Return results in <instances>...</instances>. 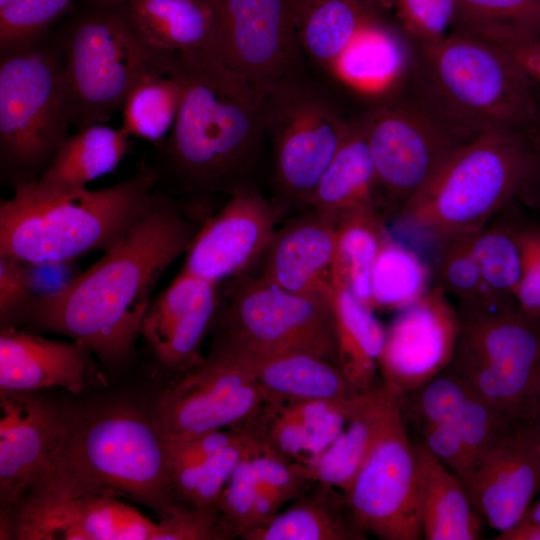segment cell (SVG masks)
Listing matches in <instances>:
<instances>
[{
	"instance_id": "f5cc1de1",
	"label": "cell",
	"mask_w": 540,
	"mask_h": 540,
	"mask_svg": "<svg viewBox=\"0 0 540 540\" xmlns=\"http://www.w3.org/2000/svg\"><path fill=\"white\" fill-rule=\"evenodd\" d=\"M538 452L540 455V415L533 421Z\"/></svg>"
},
{
	"instance_id": "d6a6232c",
	"label": "cell",
	"mask_w": 540,
	"mask_h": 540,
	"mask_svg": "<svg viewBox=\"0 0 540 540\" xmlns=\"http://www.w3.org/2000/svg\"><path fill=\"white\" fill-rule=\"evenodd\" d=\"M366 205L380 209L376 170L359 119L351 121L345 139L318 182L310 208L337 218Z\"/></svg>"
},
{
	"instance_id": "816d5d0a",
	"label": "cell",
	"mask_w": 540,
	"mask_h": 540,
	"mask_svg": "<svg viewBox=\"0 0 540 540\" xmlns=\"http://www.w3.org/2000/svg\"><path fill=\"white\" fill-rule=\"evenodd\" d=\"M522 519L540 526V501L534 506L529 507L528 511Z\"/></svg>"
},
{
	"instance_id": "d6986e66",
	"label": "cell",
	"mask_w": 540,
	"mask_h": 540,
	"mask_svg": "<svg viewBox=\"0 0 540 540\" xmlns=\"http://www.w3.org/2000/svg\"><path fill=\"white\" fill-rule=\"evenodd\" d=\"M219 304V284L181 270L151 301L139 336L163 369L183 375L204 361L202 342Z\"/></svg>"
},
{
	"instance_id": "836d02e7",
	"label": "cell",
	"mask_w": 540,
	"mask_h": 540,
	"mask_svg": "<svg viewBox=\"0 0 540 540\" xmlns=\"http://www.w3.org/2000/svg\"><path fill=\"white\" fill-rule=\"evenodd\" d=\"M368 0H295L302 52L329 71L363 27L377 14Z\"/></svg>"
},
{
	"instance_id": "ac0fdd59",
	"label": "cell",
	"mask_w": 540,
	"mask_h": 540,
	"mask_svg": "<svg viewBox=\"0 0 540 540\" xmlns=\"http://www.w3.org/2000/svg\"><path fill=\"white\" fill-rule=\"evenodd\" d=\"M1 517V539L157 540L155 523L111 496H27Z\"/></svg>"
},
{
	"instance_id": "7a4b0ae2",
	"label": "cell",
	"mask_w": 540,
	"mask_h": 540,
	"mask_svg": "<svg viewBox=\"0 0 540 540\" xmlns=\"http://www.w3.org/2000/svg\"><path fill=\"white\" fill-rule=\"evenodd\" d=\"M169 74L182 95L172 130L156 144L157 184L166 181L199 204L255 185L265 140V96L207 53L173 54Z\"/></svg>"
},
{
	"instance_id": "4316f807",
	"label": "cell",
	"mask_w": 540,
	"mask_h": 540,
	"mask_svg": "<svg viewBox=\"0 0 540 540\" xmlns=\"http://www.w3.org/2000/svg\"><path fill=\"white\" fill-rule=\"evenodd\" d=\"M330 303L337 365L355 394L369 392L378 387L375 382L386 328L375 311L335 279L331 280Z\"/></svg>"
},
{
	"instance_id": "11a10c76",
	"label": "cell",
	"mask_w": 540,
	"mask_h": 540,
	"mask_svg": "<svg viewBox=\"0 0 540 540\" xmlns=\"http://www.w3.org/2000/svg\"><path fill=\"white\" fill-rule=\"evenodd\" d=\"M10 1L12 0H0V8L4 7L5 5H7Z\"/></svg>"
},
{
	"instance_id": "74e56055",
	"label": "cell",
	"mask_w": 540,
	"mask_h": 540,
	"mask_svg": "<svg viewBox=\"0 0 540 540\" xmlns=\"http://www.w3.org/2000/svg\"><path fill=\"white\" fill-rule=\"evenodd\" d=\"M432 284L429 265L389 232L371 270L372 309L396 313L420 299Z\"/></svg>"
},
{
	"instance_id": "f35d334b",
	"label": "cell",
	"mask_w": 540,
	"mask_h": 540,
	"mask_svg": "<svg viewBox=\"0 0 540 540\" xmlns=\"http://www.w3.org/2000/svg\"><path fill=\"white\" fill-rule=\"evenodd\" d=\"M181 87L171 76H151L130 92L123 107L122 129L155 145L172 130L180 107Z\"/></svg>"
},
{
	"instance_id": "52a82bcc",
	"label": "cell",
	"mask_w": 540,
	"mask_h": 540,
	"mask_svg": "<svg viewBox=\"0 0 540 540\" xmlns=\"http://www.w3.org/2000/svg\"><path fill=\"white\" fill-rule=\"evenodd\" d=\"M530 161L525 132L479 135L407 202L396 224L436 241L475 234L518 199Z\"/></svg>"
},
{
	"instance_id": "681fc988",
	"label": "cell",
	"mask_w": 540,
	"mask_h": 540,
	"mask_svg": "<svg viewBox=\"0 0 540 540\" xmlns=\"http://www.w3.org/2000/svg\"><path fill=\"white\" fill-rule=\"evenodd\" d=\"M492 42L511 54L540 87V36L516 35Z\"/></svg>"
},
{
	"instance_id": "603a6c76",
	"label": "cell",
	"mask_w": 540,
	"mask_h": 540,
	"mask_svg": "<svg viewBox=\"0 0 540 540\" xmlns=\"http://www.w3.org/2000/svg\"><path fill=\"white\" fill-rule=\"evenodd\" d=\"M402 413L411 421L450 428L480 461L502 443L516 423L447 369L422 387L399 397Z\"/></svg>"
},
{
	"instance_id": "6da1fadb",
	"label": "cell",
	"mask_w": 540,
	"mask_h": 540,
	"mask_svg": "<svg viewBox=\"0 0 540 540\" xmlns=\"http://www.w3.org/2000/svg\"><path fill=\"white\" fill-rule=\"evenodd\" d=\"M161 190L103 256L58 291L35 297L20 322L86 345L107 363L131 356L154 288L192 245L201 225Z\"/></svg>"
},
{
	"instance_id": "7402d4cb",
	"label": "cell",
	"mask_w": 540,
	"mask_h": 540,
	"mask_svg": "<svg viewBox=\"0 0 540 540\" xmlns=\"http://www.w3.org/2000/svg\"><path fill=\"white\" fill-rule=\"evenodd\" d=\"M337 218L315 208L277 227L261 260V276L292 293L330 297Z\"/></svg>"
},
{
	"instance_id": "7dc6e473",
	"label": "cell",
	"mask_w": 540,
	"mask_h": 540,
	"mask_svg": "<svg viewBox=\"0 0 540 540\" xmlns=\"http://www.w3.org/2000/svg\"><path fill=\"white\" fill-rule=\"evenodd\" d=\"M219 508H181L158 522L157 540H219Z\"/></svg>"
},
{
	"instance_id": "277c9868",
	"label": "cell",
	"mask_w": 540,
	"mask_h": 540,
	"mask_svg": "<svg viewBox=\"0 0 540 540\" xmlns=\"http://www.w3.org/2000/svg\"><path fill=\"white\" fill-rule=\"evenodd\" d=\"M156 186L155 169L146 162L127 179L96 190L19 185L0 202V254L38 264L105 252L141 217Z\"/></svg>"
},
{
	"instance_id": "ffe728a7",
	"label": "cell",
	"mask_w": 540,
	"mask_h": 540,
	"mask_svg": "<svg viewBox=\"0 0 540 540\" xmlns=\"http://www.w3.org/2000/svg\"><path fill=\"white\" fill-rule=\"evenodd\" d=\"M533 421L518 424L463 480L475 510L498 532L515 526L540 490Z\"/></svg>"
},
{
	"instance_id": "f1b7e54d",
	"label": "cell",
	"mask_w": 540,
	"mask_h": 540,
	"mask_svg": "<svg viewBox=\"0 0 540 540\" xmlns=\"http://www.w3.org/2000/svg\"><path fill=\"white\" fill-rule=\"evenodd\" d=\"M262 447L253 439L220 448L211 444H169L173 491L187 509L219 508L221 495L240 460Z\"/></svg>"
},
{
	"instance_id": "7c38bea8",
	"label": "cell",
	"mask_w": 540,
	"mask_h": 540,
	"mask_svg": "<svg viewBox=\"0 0 540 540\" xmlns=\"http://www.w3.org/2000/svg\"><path fill=\"white\" fill-rule=\"evenodd\" d=\"M361 120L386 219H395L447 160L473 139L417 94L384 102Z\"/></svg>"
},
{
	"instance_id": "f6af8a7d",
	"label": "cell",
	"mask_w": 540,
	"mask_h": 540,
	"mask_svg": "<svg viewBox=\"0 0 540 540\" xmlns=\"http://www.w3.org/2000/svg\"><path fill=\"white\" fill-rule=\"evenodd\" d=\"M421 442L462 481L479 463L465 441L450 428L431 422H416Z\"/></svg>"
},
{
	"instance_id": "b9f144b4",
	"label": "cell",
	"mask_w": 540,
	"mask_h": 540,
	"mask_svg": "<svg viewBox=\"0 0 540 540\" xmlns=\"http://www.w3.org/2000/svg\"><path fill=\"white\" fill-rule=\"evenodd\" d=\"M72 0H12L0 8V53L22 51L43 41Z\"/></svg>"
},
{
	"instance_id": "5bb4252c",
	"label": "cell",
	"mask_w": 540,
	"mask_h": 540,
	"mask_svg": "<svg viewBox=\"0 0 540 540\" xmlns=\"http://www.w3.org/2000/svg\"><path fill=\"white\" fill-rule=\"evenodd\" d=\"M268 400L242 358L213 346L210 355L159 396L155 415L166 437L240 429Z\"/></svg>"
},
{
	"instance_id": "ee69618b",
	"label": "cell",
	"mask_w": 540,
	"mask_h": 540,
	"mask_svg": "<svg viewBox=\"0 0 540 540\" xmlns=\"http://www.w3.org/2000/svg\"><path fill=\"white\" fill-rule=\"evenodd\" d=\"M34 298L29 263L0 254L1 327L15 326Z\"/></svg>"
},
{
	"instance_id": "cb8c5ba5",
	"label": "cell",
	"mask_w": 540,
	"mask_h": 540,
	"mask_svg": "<svg viewBox=\"0 0 540 540\" xmlns=\"http://www.w3.org/2000/svg\"><path fill=\"white\" fill-rule=\"evenodd\" d=\"M91 353L75 340H52L15 326L1 327L0 393L59 386L80 394L92 369Z\"/></svg>"
},
{
	"instance_id": "8992f818",
	"label": "cell",
	"mask_w": 540,
	"mask_h": 540,
	"mask_svg": "<svg viewBox=\"0 0 540 540\" xmlns=\"http://www.w3.org/2000/svg\"><path fill=\"white\" fill-rule=\"evenodd\" d=\"M60 85L70 124H106L143 79L168 75L173 54L151 45L127 2L90 4L58 31Z\"/></svg>"
},
{
	"instance_id": "2e32d148",
	"label": "cell",
	"mask_w": 540,
	"mask_h": 540,
	"mask_svg": "<svg viewBox=\"0 0 540 540\" xmlns=\"http://www.w3.org/2000/svg\"><path fill=\"white\" fill-rule=\"evenodd\" d=\"M284 213L256 185L238 190L204 219L181 270L219 285L250 274L261 263Z\"/></svg>"
},
{
	"instance_id": "ba28073f",
	"label": "cell",
	"mask_w": 540,
	"mask_h": 540,
	"mask_svg": "<svg viewBox=\"0 0 540 540\" xmlns=\"http://www.w3.org/2000/svg\"><path fill=\"white\" fill-rule=\"evenodd\" d=\"M61 62L58 31L29 49L0 53V176L13 190L36 181L69 137Z\"/></svg>"
},
{
	"instance_id": "8fae6325",
	"label": "cell",
	"mask_w": 540,
	"mask_h": 540,
	"mask_svg": "<svg viewBox=\"0 0 540 540\" xmlns=\"http://www.w3.org/2000/svg\"><path fill=\"white\" fill-rule=\"evenodd\" d=\"M350 123L323 92L299 76L265 96L263 126L271 144L273 200L285 212L310 208L318 182Z\"/></svg>"
},
{
	"instance_id": "484cf974",
	"label": "cell",
	"mask_w": 540,
	"mask_h": 540,
	"mask_svg": "<svg viewBox=\"0 0 540 540\" xmlns=\"http://www.w3.org/2000/svg\"><path fill=\"white\" fill-rule=\"evenodd\" d=\"M398 404L399 397L384 385L354 396L344 428L308 465L314 480L344 492Z\"/></svg>"
},
{
	"instance_id": "9c48e42d",
	"label": "cell",
	"mask_w": 540,
	"mask_h": 540,
	"mask_svg": "<svg viewBox=\"0 0 540 540\" xmlns=\"http://www.w3.org/2000/svg\"><path fill=\"white\" fill-rule=\"evenodd\" d=\"M460 329L448 371L516 423L540 415V318L514 305L456 306Z\"/></svg>"
},
{
	"instance_id": "3957f363",
	"label": "cell",
	"mask_w": 540,
	"mask_h": 540,
	"mask_svg": "<svg viewBox=\"0 0 540 540\" xmlns=\"http://www.w3.org/2000/svg\"><path fill=\"white\" fill-rule=\"evenodd\" d=\"M27 496L126 497L160 519L183 508L174 495L166 437L155 413L126 404L63 410L46 469Z\"/></svg>"
},
{
	"instance_id": "8d00e7d4",
	"label": "cell",
	"mask_w": 540,
	"mask_h": 540,
	"mask_svg": "<svg viewBox=\"0 0 540 540\" xmlns=\"http://www.w3.org/2000/svg\"><path fill=\"white\" fill-rule=\"evenodd\" d=\"M386 220L374 205L361 206L337 217L332 279L346 285L371 309L370 275L381 244L390 232Z\"/></svg>"
},
{
	"instance_id": "60d3db41",
	"label": "cell",
	"mask_w": 540,
	"mask_h": 540,
	"mask_svg": "<svg viewBox=\"0 0 540 540\" xmlns=\"http://www.w3.org/2000/svg\"><path fill=\"white\" fill-rule=\"evenodd\" d=\"M472 235H459L438 242L432 269L433 284L456 306L477 307L496 303L484 283L472 247Z\"/></svg>"
},
{
	"instance_id": "30bf717a",
	"label": "cell",
	"mask_w": 540,
	"mask_h": 540,
	"mask_svg": "<svg viewBox=\"0 0 540 540\" xmlns=\"http://www.w3.org/2000/svg\"><path fill=\"white\" fill-rule=\"evenodd\" d=\"M220 302L213 346L243 359L305 352L337 365L330 297L292 293L244 274L220 284Z\"/></svg>"
},
{
	"instance_id": "5b68a950",
	"label": "cell",
	"mask_w": 540,
	"mask_h": 540,
	"mask_svg": "<svg viewBox=\"0 0 540 540\" xmlns=\"http://www.w3.org/2000/svg\"><path fill=\"white\" fill-rule=\"evenodd\" d=\"M415 45L416 93L471 138L525 132L540 104V87L499 44L451 31Z\"/></svg>"
},
{
	"instance_id": "1f68e13d",
	"label": "cell",
	"mask_w": 540,
	"mask_h": 540,
	"mask_svg": "<svg viewBox=\"0 0 540 540\" xmlns=\"http://www.w3.org/2000/svg\"><path fill=\"white\" fill-rule=\"evenodd\" d=\"M343 492L316 481L279 512L269 523L246 532L243 540H364L361 532L343 513Z\"/></svg>"
},
{
	"instance_id": "f546056e",
	"label": "cell",
	"mask_w": 540,
	"mask_h": 540,
	"mask_svg": "<svg viewBox=\"0 0 540 540\" xmlns=\"http://www.w3.org/2000/svg\"><path fill=\"white\" fill-rule=\"evenodd\" d=\"M416 447L421 469L423 539H480L483 519L475 510L463 481L421 441Z\"/></svg>"
},
{
	"instance_id": "6f0895ef",
	"label": "cell",
	"mask_w": 540,
	"mask_h": 540,
	"mask_svg": "<svg viewBox=\"0 0 540 540\" xmlns=\"http://www.w3.org/2000/svg\"><path fill=\"white\" fill-rule=\"evenodd\" d=\"M212 1L218 4L221 0H212Z\"/></svg>"
},
{
	"instance_id": "f907efd6",
	"label": "cell",
	"mask_w": 540,
	"mask_h": 540,
	"mask_svg": "<svg viewBox=\"0 0 540 540\" xmlns=\"http://www.w3.org/2000/svg\"><path fill=\"white\" fill-rule=\"evenodd\" d=\"M496 540H540V526L524 519L512 528L498 532Z\"/></svg>"
},
{
	"instance_id": "4fadbf2b",
	"label": "cell",
	"mask_w": 540,
	"mask_h": 540,
	"mask_svg": "<svg viewBox=\"0 0 540 540\" xmlns=\"http://www.w3.org/2000/svg\"><path fill=\"white\" fill-rule=\"evenodd\" d=\"M343 496L351 521L364 534L423 539L420 460L399 404Z\"/></svg>"
},
{
	"instance_id": "d4e9b609",
	"label": "cell",
	"mask_w": 540,
	"mask_h": 540,
	"mask_svg": "<svg viewBox=\"0 0 540 540\" xmlns=\"http://www.w3.org/2000/svg\"><path fill=\"white\" fill-rule=\"evenodd\" d=\"M127 6L137 28L157 49L221 59L220 13L212 0H129Z\"/></svg>"
},
{
	"instance_id": "680465c9",
	"label": "cell",
	"mask_w": 540,
	"mask_h": 540,
	"mask_svg": "<svg viewBox=\"0 0 540 540\" xmlns=\"http://www.w3.org/2000/svg\"><path fill=\"white\" fill-rule=\"evenodd\" d=\"M384 4H387V0H384Z\"/></svg>"
},
{
	"instance_id": "db71d44e",
	"label": "cell",
	"mask_w": 540,
	"mask_h": 540,
	"mask_svg": "<svg viewBox=\"0 0 540 540\" xmlns=\"http://www.w3.org/2000/svg\"><path fill=\"white\" fill-rule=\"evenodd\" d=\"M100 2H106V3H124L128 2L129 0H95Z\"/></svg>"
},
{
	"instance_id": "44dd1931",
	"label": "cell",
	"mask_w": 540,
	"mask_h": 540,
	"mask_svg": "<svg viewBox=\"0 0 540 540\" xmlns=\"http://www.w3.org/2000/svg\"><path fill=\"white\" fill-rule=\"evenodd\" d=\"M0 410V502L7 510L46 469L63 410L34 392L0 393Z\"/></svg>"
},
{
	"instance_id": "7bdbcfd3",
	"label": "cell",
	"mask_w": 540,
	"mask_h": 540,
	"mask_svg": "<svg viewBox=\"0 0 540 540\" xmlns=\"http://www.w3.org/2000/svg\"><path fill=\"white\" fill-rule=\"evenodd\" d=\"M405 35L413 43H426L448 35L456 17L455 0H387Z\"/></svg>"
},
{
	"instance_id": "83f0119b",
	"label": "cell",
	"mask_w": 540,
	"mask_h": 540,
	"mask_svg": "<svg viewBox=\"0 0 540 540\" xmlns=\"http://www.w3.org/2000/svg\"><path fill=\"white\" fill-rule=\"evenodd\" d=\"M243 360L269 399L344 403L357 395L336 364L315 354L292 352Z\"/></svg>"
},
{
	"instance_id": "ab89813d",
	"label": "cell",
	"mask_w": 540,
	"mask_h": 540,
	"mask_svg": "<svg viewBox=\"0 0 540 540\" xmlns=\"http://www.w3.org/2000/svg\"><path fill=\"white\" fill-rule=\"evenodd\" d=\"M451 31L490 41L516 35L540 36V0H455Z\"/></svg>"
},
{
	"instance_id": "c3c4849f",
	"label": "cell",
	"mask_w": 540,
	"mask_h": 540,
	"mask_svg": "<svg viewBox=\"0 0 540 540\" xmlns=\"http://www.w3.org/2000/svg\"><path fill=\"white\" fill-rule=\"evenodd\" d=\"M525 135L531 161L527 179L517 200L540 217V104Z\"/></svg>"
},
{
	"instance_id": "e0dca14e",
	"label": "cell",
	"mask_w": 540,
	"mask_h": 540,
	"mask_svg": "<svg viewBox=\"0 0 540 540\" xmlns=\"http://www.w3.org/2000/svg\"><path fill=\"white\" fill-rule=\"evenodd\" d=\"M459 329L456 306L432 284L386 328L378 361L382 385L400 397L428 383L450 364Z\"/></svg>"
},
{
	"instance_id": "9f6ffc18",
	"label": "cell",
	"mask_w": 540,
	"mask_h": 540,
	"mask_svg": "<svg viewBox=\"0 0 540 540\" xmlns=\"http://www.w3.org/2000/svg\"><path fill=\"white\" fill-rule=\"evenodd\" d=\"M368 1H371V2H373V3H375V4H377V5H378V4H379V5L384 4V0H368Z\"/></svg>"
},
{
	"instance_id": "4dcf8cb0",
	"label": "cell",
	"mask_w": 540,
	"mask_h": 540,
	"mask_svg": "<svg viewBox=\"0 0 540 540\" xmlns=\"http://www.w3.org/2000/svg\"><path fill=\"white\" fill-rule=\"evenodd\" d=\"M129 135L106 124H91L69 135L43 174L32 184L42 189L84 188L113 172L130 151Z\"/></svg>"
},
{
	"instance_id": "d590c367",
	"label": "cell",
	"mask_w": 540,
	"mask_h": 540,
	"mask_svg": "<svg viewBox=\"0 0 540 540\" xmlns=\"http://www.w3.org/2000/svg\"><path fill=\"white\" fill-rule=\"evenodd\" d=\"M404 54L398 35L376 14L328 72L359 92L380 93L399 78Z\"/></svg>"
},
{
	"instance_id": "9a60e30c",
	"label": "cell",
	"mask_w": 540,
	"mask_h": 540,
	"mask_svg": "<svg viewBox=\"0 0 540 540\" xmlns=\"http://www.w3.org/2000/svg\"><path fill=\"white\" fill-rule=\"evenodd\" d=\"M221 59L266 96L298 76L295 0H221Z\"/></svg>"
},
{
	"instance_id": "e575fe53",
	"label": "cell",
	"mask_w": 540,
	"mask_h": 540,
	"mask_svg": "<svg viewBox=\"0 0 540 540\" xmlns=\"http://www.w3.org/2000/svg\"><path fill=\"white\" fill-rule=\"evenodd\" d=\"M516 201L472 237L473 252L490 296L496 303L514 306L523 274L525 221L515 207Z\"/></svg>"
},
{
	"instance_id": "bcb514c9",
	"label": "cell",
	"mask_w": 540,
	"mask_h": 540,
	"mask_svg": "<svg viewBox=\"0 0 540 540\" xmlns=\"http://www.w3.org/2000/svg\"><path fill=\"white\" fill-rule=\"evenodd\" d=\"M524 265L515 304L533 318H540V221L525 218L523 224Z\"/></svg>"
}]
</instances>
